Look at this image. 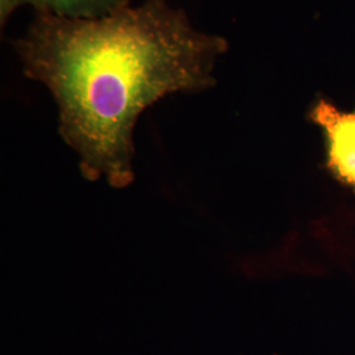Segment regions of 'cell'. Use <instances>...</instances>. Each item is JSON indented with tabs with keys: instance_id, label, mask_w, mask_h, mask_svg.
Listing matches in <instances>:
<instances>
[{
	"instance_id": "2",
	"label": "cell",
	"mask_w": 355,
	"mask_h": 355,
	"mask_svg": "<svg viewBox=\"0 0 355 355\" xmlns=\"http://www.w3.org/2000/svg\"><path fill=\"white\" fill-rule=\"evenodd\" d=\"M311 120L325 133L330 173L355 190V111L341 112L321 99L313 105Z\"/></svg>"
},
{
	"instance_id": "1",
	"label": "cell",
	"mask_w": 355,
	"mask_h": 355,
	"mask_svg": "<svg viewBox=\"0 0 355 355\" xmlns=\"http://www.w3.org/2000/svg\"><path fill=\"white\" fill-rule=\"evenodd\" d=\"M26 78L58 107V133L79 157L82 175L114 189L135 180V128L167 95L214 87L221 36L198 31L167 0H145L98 19L36 12L12 41Z\"/></svg>"
},
{
	"instance_id": "3",
	"label": "cell",
	"mask_w": 355,
	"mask_h": 355,
	"mask_svg": "<svg viewBox=\"0 0 355 355\" xmlns=\"http://www.w3.org/2000/svg\"><path fill=\"white\" fill-rule=\"evenodd\" d=\"M29 4L36 12L67 19H98L130 6V0H0V23L6 26L19 7Z\"/></svg>"
}]
</instances>
